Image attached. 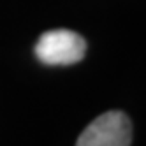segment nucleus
Listing matches in <instances>:
<instances>
[{
    "label": "nucleus",
    "mask_w": 146,
    "mask_h": 146,
    "mask_svg": "<svg viewBox=\"0 0 146 146\" xmlns=\"http://www.w3.org/2000/svg\"><path fill=\"white\" fill-rule=\"evenodd\" d=\"M86 40L72 30H49L39 37L35 44L37 58L46 65H72L83 60Z\"/></svg>",
    "instance_id": "obj_1"
},
{
    "label": "nucleus",
    "mask_w": 146,
    "mask_h": 146,
    "mask_svg": "<svg viewBox=\"0 0 146 146\" xmlns=\"http://www.w3.org/2000/svg\"><path fill=\"white\" fill-rule=\"evenodd\" d=\"M132 123L121 111H108L97 116L81 132L76 146H130Z\"/></svg>",
    "instance_id": "obj_2"
}]
</instances>
